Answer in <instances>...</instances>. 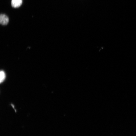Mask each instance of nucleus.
Instances as JSON below:
<instances>
[{
	"label": "nucleus",
	"instance_id": "nucleus-3",
	"mask_svg": "<svg viewBox=\"0 0 136 136\" xmlns=\"http://www.w3.org/2000/svg\"><path fill=\"white\" fill-rule=\"evenodd\" d=\"M0 83H1L4 81L6 77L4 71L1 70L0 71Z\"/></svg>",
	"mask_w": 136,
	"mask_h": 136
},
{
	"label": "nucleus",
	"instance_id": "nucleus-2",
	"mask_svg": "<svg viewBox=\"0 0 136 136\" xmlns=\"http://www.w3.org/2000/svg\"><path fill=\"white\" fill-rule=\"evenodd\" d=\"M22 0H12V6L14 8H19L22 5Z\"/></svg>",
	"mask_w": 136,
	"mask_h": 136
},
{
	"label": "nucleus",
	"instance_id": "nucleus-1",
	"mask_svg": "<svg viewBox=\"0 0 136 136\" xmlns=\"http://www.w3.org/2000/svg\"><path fill=\"white\" fill-rule=\"evenodd\" d=\"M9 18L5 14H1L0 16V23L3 25L8 24L9 22Z\"/></svg>",
	"mask_w": 136,
	"mask_h": 136
}]
</instances>
